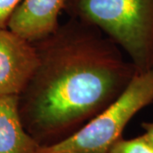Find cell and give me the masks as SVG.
<instances>
[{"label": "cell", "mask_w": 153, "mask_h": 153, "mask_svg": "<svg viewBox=\"0 0 153 153\" xmlns=\"http://www.w3.org/2000/svg\"><path fill=\"white\" fill-rule=\"evenodd\" d=\"M22 0H0V28H7L11 15Z\"/></svg>", "instance_id": "ba28073f"}, {"label": "cell", "mask_w": 153, "mask_h": 153, "mask_svg": "<svg viewBox=\"0 0 153 153\" xmlns=\"http://www.w3.org/2000/svg\"><path fill=\"white\" fill-rule=\"evenodd\" d=\"M142 128L145 133L142 135L153 146V122L152 123H142Z\"/></svg>", "instance_id": "9c48e42d"}, {"label": "cell", "mask_w": 153, "mask_h": 153, "mask_svg": "<svg viewBox=\"0 0 153 153\" xmlns=\"http://www.w3.org/2000/svg\"><path fill=\"white\" fill-rule=\"evenodd\" d=\"M33 44L38 65L18 95V108L26 130L40 146L60 142L81 128L138 72L113 40L76 19Z\"/></svg>", "instance_id": "6da1fadb"}, {"label": "cell", "mask_w": 153, "mask_h": 153, "mask_svg": "<svg viewBox=\"0 0 153 153\" xmlns=\"http://www.w3.org/2000/svg\"><path fill=\"white\" fill-rule=\"evenodd\" d=\"M64 4L65 0H22L7 27L31 43L38 42L60 27L59 16Z\"/></svg>", "instance_id": "5b68a950"}, {"label": "cell", "mask_w": 153, "mask_h": 153, "mask_svg": "<svg viewBox=\"0 0 153 153\" xmlns=\"http://www.w3.org/2000/svg\"><path fill=\"white\" fill-rule=\"evenodd\" d=\"M63 10L113 40L138 72L153 68V0H65Z\"/></svg>", "instance_id": "7a4b0ae2"}, {"label": "cell", "mask_w": 153, "mask_h": 153, "mask_svg": "<svg viewBox=\"0 0 153 153\" xmlns=\"http://www.w3.org/2000/svg\"><path fill=\"white\" fill-rule=\"evenodd\" d=\"M34 44L12 32L0 28V96L19 95L38 65Z\"/></svg>", "instance_id": "277c9868"}, {"label": "cell", "mask_w": 153, "mask_h": 153, "mask_svg": "<svg viewBox=\"0 0 153 153\" xmlns=\"http://www.w3.org/2000/svg\"><path fill=\"white\" fill-rule=\"evenodd\" d=\"M153 102V68L137 72L112 103L71 135L37 153H107L126 125Z\"/></svg>", "instance_id": "3957f363"}, {"label": "cell", "mask_w": 153, "mask_h": 153, "mask_svg": "<svg viewBox=\"0 0 153 153\" xmlns=\"http://www.w3.org/2000/svg\"><path fill=\"white\" fill-rule=\"evenodd\" d=\"M107 153H153V146L143 135L129 140L120 138Z\"/></svg>", "instance_id": "52a82bcc"}, {"label": "cell", "mask_w": 153, "mask_h": 153, "mask_svg": "<svg viewBox=\"0 0 153 153\" xmlns=\"http://www.w3.org/2000/svg\"><path fill=\"white\" fill-rule=\"evenodd\" d=\"M39 148L22 123L18 95L0 96V153H37Z\"/></svg>", "instance_id": "8992f818"}]
</instances>
